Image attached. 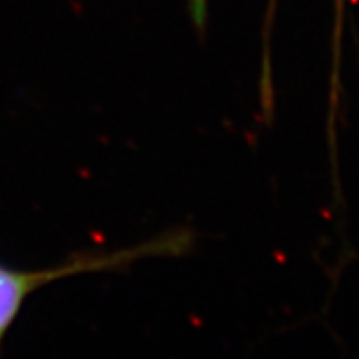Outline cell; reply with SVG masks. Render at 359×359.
<instances>
[{
	"label": "cell",
	"mask_w": 359,
	"mask_h": 359,
	"mask_svg": "<svg viewBox=\"0 0 359 359\" xmlns=\"http://www.w3.org/2000/svg\"><path fill=\"white\" fill-rule=\"evenodd\" d=\"M195 235L188 228L163 233L154 240L118 251H93L70 258L60 266L43 271H12L0 266V339L19 314L22 304L34 291L64 278L85 273L120 271L148 258L182 257L191 250Z\"/></svg>",
	"instance_id": "6da1fadb"
}]
</instances>
